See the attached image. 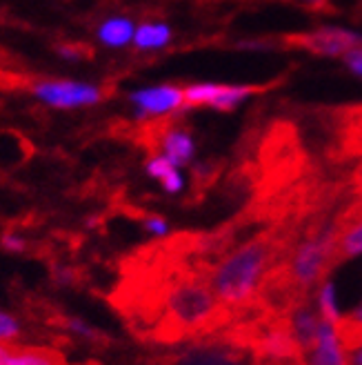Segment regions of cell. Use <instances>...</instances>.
<instances>
[{"instance_id": "cell-1", "label": "cell", "mask_w": 362, "mask_h": 365, "mask_svg": "<svg viewBox=\"0 0 362 365\" xmlns=\"http://www.w3.org/2000/svg\"><path fill=\"white\" fill-rule=\"evenodd\" d=\"M158 312L154 336L162 343H180L227 330L233 314L220 303L209 283V274L201 269H176L165 285L154 294Z\"/></svg>"}, {"instance_id": "cell-23", "label": "cell", "mask_w": 362, "mask_h": 365, "mask_svg": "<svg viewBox=\"0 0 362 365\" xmlns=\"http://www.w3.org/2000/svg\"><path fill=\"white\" fill-rule=\"evenodd\" d=\"M58 56H63V58H67V61H78V58H82V53H80L76 47L60 45V47H58Z\"/></svg>"}, {"instance_id": "cell-8", "label": "cell", "mask_w": 362, "mask_h": 365, "mask_svg": "<svg viewBox=\"0 0 362 365\" xmlns=\"http://www.w3.org/2000/svg\"><path fill=\"white\" fill-rule=\"evenodd\" d=\"M171 365H243V354L231 343H207L178 354Z\"/></svg>"}, {"instance_id": "cell-2", "label": "cell", "mask_w": 362, "mask_h": 365, "mask_svg": "<svg viewBox=\"0 0 362 365\" xmlns=\"http://www.w3.org/2000/svg\"><path fill=\"white\" fill-rule=\"evenodd\" d=\"M284 252L287 241L276 232H265L233 247L207 269L215 297L236 321L260 307L262 287L274 267L284 261Z\"/></svg>"}, {"instance_id": "cell-13", "label": "cell", "mask_w": 362, "mask_h": 365, "mask_svg": "<svg viewBox=\"0 0 362 365\" xmlns=\"http://www.w3.org/2000/svg\"><path fill=\"white\" fill-rule=\"evenodd\" d=\"M362 254V218H356L351 223L342 225L340 239L334 252V267H338L342 261H351Z\"/></svg>"}, {"instance_id": "cell-7", "label": "cell", "mask_w": 362, "mask_h": 365, "mask_svg": "<svg viewBox=\"0 0 362 365\" xmlns=\"http://www.w3.org/2000/svg\"><path fill=\"white\" fill-rule=\"evenodd\" d=\"M0 365H67L65 356L43 345L0 341Z\"/></svg>"}, {"instance_id": "cell-26", "label": "cell", "mask_w": 362, "mask_h": 365, "mask_svg": "<svg viewBox=\"0 0 362 365\" xmlns=\"http://www.w3.org/2000/svg\"><path fill=\"white\" fill-rule=\"evenodd\" d=\"M356 314H358V317L362 319V305H360V309H358V312H356Z\"/></svg>"}, {"instance_id": "cell-25", "label": "cell", "mask_w": 362, "mask_h": 365, "mask_svg": "<svg viewBox=\"0 0 362 365\" xmlns=\"http://www.w3.org/2000/svg\"><path fill=\"white\" fill-rule=\"evenodd\" d=\"M309 5H314V7H318V5H324V0H307Z\"/></svg>"}, {"instance_id": "cell-24", "label": "cell", "mask_w": 362, "mask_h": 365, "mask_svg": "<svg viewBox=\"0 0 362 365\" xmlns=\"http://www.w3.org/2000/svg\"><path fill=\"white\" fill-rule=\"evenodd\" d=\"M349 365H362V348L349 354Z\"/></svg>"}, {"instance_id": "cell-21", "label": "cell", "mask_w": 362, "mask_h": 365, "mask_svg": "<svg viewBox=\"0 0 362 365\" xmlns=\"http://www.w3.org/2000/svg\"><path fill=\"white\" fill-rule=\"evenodd\" d=\"M144 230H147L149 234H156V236H165L169 225L165 218H160V216H147L144 218Z\"/></svg>"}, {"instance_id": "cell-22", "label": "cell", "mask_w": 362, "mask_h": 365, "mask_svg": "<svg viewBox=\"0 0 362 365\" xmlns=\"http://www.w3.org/2000/svg\"><path fill=\"white\" fill-rule=\"evenodd\" d=\"M345 63H347V67L353 71V74L362 76V47H358V49L349 51L347 56H345Z\"/></svg>"}, {"instance_id": "cell-18", "label": "cell", "mask_w": 362, "mask_h": 365, "mask_svg": "<svg viewBox=\"0 0 362 365\" xmlns=\"http://www.w3.org/2000/svg\"><path fill=\"white\" fill-rule=\"evenodd\" d=\"M18 334H21V321L0 309V341H14Z\"/></svg>"}, {"instance_id": "cell-6", "label": "cell", "mask_w": 362, "mask_h": 365, "mask_svg": "<svg viewBox=\"0 0 362 365\" xmlns=\"http://www.w3.org/2000/svg\"><path fill=\"white\" fill-rule=\"evenodd\" d=\"M129 103L136 109V118L165 116L185 107V89L176 85H154L142 87L129 94Z\"/></svg>"}, {"instance_id": "cell-17", "label": "cell", "mask_w": 362, "mask_h": 365, "mask_svg": "<svg viewBox=\"0 0 362 365\" xmlns=\"http://www.w3.org/2000/svg\"><path fill=\"white\" fill-rule=\"evenodd\" d=\"M318 305H320V314L322 319H327L329 323H336L340 319L338 307H336V289L331 281H324L320 285V294H318Z\"/></svg>"}, {"instance_id": "cell-14", "label": "cell", "mask_w": 362, "mask_h": 365, "mask_svg": "<svg viewBox=\"0 0 362 365\" xmlns=\"http://www.w3.org/2000/svg\"><path fill=\"white\" fill-rule=\"evenodd\" d=\"M144 170H147V174L156 180H160V185L165 192L169 194H178L180 190H183V176H180L178 172V165H174V163L162 156V154H154L147 165H144Z\"/></svg>"}, {"instance_id": "cell-12", "label": "cell", "mask_w": 362, "mask_h": 365, "mask_svg": "<svg viewBox=\"0 0 362 365\" xmlns=\"http://www.w3.org/2000/svg\"><path fill=\"white\" fill-rule=\"evenodd\" d=\"M134 36H136V25L132 23V18H127V16L105 18L96 29L98 43L110 49H120V47L132 45Z\"/></svg>"}, {"instance_id": "cell-20", "label": "cell", "mask_w": 362, "mask_h": 365, "mask_svg": "<svg viewBox=\"0 0 362 365\" xmlns=\"http://www.w3.org/2000/svg\"><path fill=\"white\" fill-rule=\"evenodd\" d=\"M67 327L74 334H78V336H85V339H98V332L94 330L92 325H87L85 321H80V319H69L67 321Z\"/></svg>"}, {"instance_id": "cell-9", "label": "cell", "mask_w": 362, "mask_h": 365, "mask_svg": "<svg viewBox=\"0 0 362 365\" xmlns=\"http://www.w3.org/2000/svg\"><path fill=\"white\" fill-rule=\"evenodd\" d=\"M307 365H349V354L336 336V327L327 319L320 321L314 350L307 354Z\"/></svg>"}, {"instance_id": "cell-4", "label": "cell", "mask_w": 362, "mask_h": 365, "mask_svg": "<svg viewBox=\"0 0 362 365\" xmlns=\"http://www.w3.org/2000/svg\"><path fill=\"white\" fill-rule=\"evenodd\" d=\"M287 45L296 49H304L318 56H342L345 58L349 51L362 47V36L342 27H320L307 34H294L287 38Z\"/></svg>"}, {"instance_id": "cell-10", "label": "cell", "mask_w": 362, "mask_h": 365, "mask_svg": "<svg viewBox=\"0 0 362 365\" xmlns=\"http://www.w3.org/2000/svg\"><path fill=\"white\" fill-rule=\"evenodd\" d=\"M320 321H322V314L316 312L312 299H307V301H302V303H298L289 309V323H292L294 336L298 339L304 354H309L314 350Z\"/></svg>"}, {"instance_id": "cell-11", "label": "cell", "mask_w": 362, "mask_h": 365, "mask_svg": "<svg viewBox=\"0 0 362 365\" xmlns=\"http://www.w3.org/2000/svg\"><path fill=\"white\" fill-rule=\"evenodd\" d=\"M160 154L167 156L174 165L183 168L187 163H191L193 152H196V145L193 138L189 136L187 130H180V127H169L160 134Z\"/></svg>"}, {"instance_id": "cell-15", "label": "cell", "mask_w": 362, "mask_h": 365, "mask_svg": "<svg viewBox=\"0 0 362 365\" xmlns=\"http://www.w3.org/2000/svg\"><path fill=\"white\" fill-rule=\"evenodd\" d=\"M171 41V29L162 23H142L136 27L134 36V47L140 51H151L169 45Z\"/></svg>"}, {"instance_id": "cell-19", "label": "cell", "mask_w": 362, "mask_h": 365, "mask_svg": "<svg viewBox=\"0 0 362 365\" xmlns=\"http://www.w3.org/2000/svg\"><path fill=\"white\" fill-rule=\"evenodd\" d=\"M0 245H3V250H7V252H25V247H27V241L23 239L21 234H16V232H7V234H3V239H0Z\"/></svg>"}, {"instance_id": "cell-16", "label": "cell", "mask_w": 362, "mask_h": 365, "mask_svg": "<svg viewBox=\"0 0 362 365\" xmlns=\"http://www.w3.org/2000/svg\"><path fill=\"white\" fill-rule=\"evenodd\" d=\"M334 327H336V336L347 354H353L356 350L362 348V319L356 312L340 317L334 323Z\"/></svg>"}, {"instance_id": "cell-5", "label": "cell", "mask_w": 362, "mask_h": 365, "mask_svg": "<svg viewBox=\"0 0 362 365\" xmlns=\"http://www.w3.org/2000/svg\"><path fill=\"white\" fill-rule=\"evenodd\" d=\"M260 91L256 85H225V83H198L185 87V107H211L229 112Z\"/></svg>"}, {"instance_id": "cell-3", "label": "cell", "mask_w": 362, "mask_h": 365, "mask_svg": "<svg viewBox=\"0 0 362 365\" xmlns=\"http://www.w3.org/2000/svg\"><path fill=\"white\" fill-rule=\"evenodd\" d=\"M29 94L49 109H85L105 101V89L89 81L76 78H38L29 87Z\"/></svg>"}]
</instances>
